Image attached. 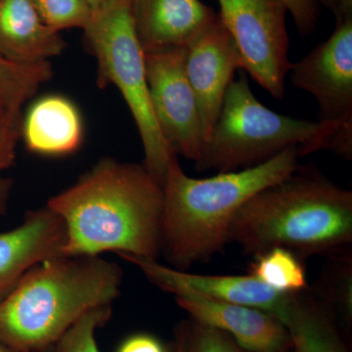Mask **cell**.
<instances>
[{
	"mask_svg": "<svg viewBox=\"0 0 352 352\" xmlns=\"http://www.w3.org/2000/svg\"><path fill=\"white\" fill-rule=\"evenodd\" d=\"M46 206L66 227L64 256L162 254L164 189L143 164L104 157Z\"/></svg>",
	"mask_w": 352,
	"mask_h": 352,
	"instance_id": "1",
	"label": "cell"
},
{
	"mask_svg": "<svg viewBox=\"0 0 352 352\" xmlns=\"http://www.w3.org/2000/svg\"><path fill=\"white\" fill-rule=\"evenodd\" d=\"M298 149L291 146L263 163L212 177H190L177 156L163 185L162 252L171 267L187 270L207 261L229 242L234 215L258 192L287 179L300 168Z\"/></svg>",
	"mask_w": 352,
	"mask_h": 352,
	"instance_id": "2",
	"label": "cell"
},
{
	"mask_svg": "<svg viewBox=\"0 0 352 352\" xmlns=\"http://www.w3.org/2000/svg\"><path fill=\"white\" fill-rule=\"evenodd\" d=\"M122 270L101 256H59L25 273L0 302V340L41 352L91 310L119 298Z\"/></svg>",
	"mask_w": 352,
	"mask_h": 352,
	"instance_id": "3",
	"label": "cell"
},
{
	"mask_svg": "<svg viewBox=\"0 0 352 352\" xmlns=\"http://www.w3.org/2000/svg\"><path fill=\"white\" fill-rule=\"evenodd\" d=\"M298 170L245 201L234 215L229 241L256 256L276 247L325 254L351 243V192Z\"/></svg>",
	"mask_w": 352,
	"mask_h": 352,
	"instance_id": "4",
	"label": "cell"
},
{
	"mask_svg": "<svg viewBox=\"0 0 352 352\" xmlns=\"http://www.w3.org/2000/svg\"><path fill=\"white\" fill-rule=\"evenodd\" d=\"M346 119L311 122L274 112L254 96L241 73L227 88L197 170L229 173L251 168L291 146L298 147L300 157L327 150L329 139Z\"/></svg>",
	"mask_w": 352,
	"mask_h": 352,
	"instance_id": "5",
	"label": "cell"
},
{
	"mask_svg": "<svg viewBox=\"0 0 352 352\" xmlns=\"http://www.w3.org/2000/svg\"><path fill=\"white\" fill-rule=\"evenodd\" d=\"M88 48L97 62V85L119 89L138 127L143 151V166L164 185L166 170L176 156L159 126L150 102L144 51L131 15V0H110L91 11L85 25Z\"/></svg>",
	"mask_w": 352,
	"mask_h": 352,
	"instance_id": "6",
	"label": "cell"
},
{
	"mask_svg": "<svg viewBox=\"0 0 352 352\" xmlns=\"http://www.w3.org/2000/svg\"><path fill=\"white\" fill-rule=\"evenodd\" d=\"M220 19L237 44L244 71L283 100L289 60L288 8L283 0H217Z\"/></svg>",
	"mask_w": 352,
	"mask_h": 352,
	"instance_id": "7",
	"label": "cell"
},
{
	"mask_svg": "<svg viewBox=\"0 0 352 352\" xmlns=\"http://www.w3.org/2000/svg\"><path fill=\"white\" fill-rule=\"evenodd\" d=\"M185 57V46L145 52L146 76L153 113L164 140L176 156L196 164L205 138Z\"/></svg>",
	"mask_w": 352,
	"mask_h": 352,
	"instance_id": "8",
	"label": "cell"
},
{
	"mask_svg": "<svg viewBox=\"0 0 352 352\" xmlns=\"http://www.w3.org/2000/svg\"><path fill=\"white\" fill-rule=\"evenodd\" d=\"M289 80L318 103L319 120L352 116V17L336 20L332 34L292 64Z\"/></svg>",
	"mask_w": 352,
	"mask_h": 352,
	"instance_id": "9",
	"label": "cell"
},
{
	"mask_svg": "<svg viewBox=\"0 0 352 352\" xmlns=\"http://www.w3.org/2000/svg\"><path fill=\"white\" fill-rule=\"evenodd\" d=\"M185 71L195 95L205 144L210 138L227 88L244 69L237 44L219 13L186 46Z\"/></svg>",
	"mask_w": 352,
	"mask_h": 352,
	"instance_id": "10",
	"label": "cell"
},
{
	"mask_svg": "<svg viewBox=\"0 0 352 352\" xmlns=\"http://www.w3.org/2000/svg\"><path fill=\"white\" fill-rule=\"evenodd\" d=\"M118 256L139 268L157 288L173 295L191 293L212 300L258 308L274 315L284 325L296 295L274 291L251 274L245 276L190 274L171 266L163 265L154 259L127 254Z\"/></svg>",
	"mask_w": 352,
	"mask_h": 352,
	"instance_id": "11",
	"label": "cell"
},
{
	"mask_svg": "<svg viewBox=\"0 0 352 352\" xmlns=\"http://www.w3.org/2000/svg\"><path fill=\"white\" fill-rule=\"evenodd\" d=\"M176 303L192 320L222 331L249 352H289L293 349L286 326L274 315L237 303L191 293L176 294Z\"/></svg>",
	"mask_w": 352,
	"mask_h": 352,
	"instance_id": "12",
	"label": "cell"
},
{
	"mask_svg": "<svg viewBox=\"0 0 352 352\" xmlns=\"http://www.w3.org/2000/svg\"><path fill=\"white\" fill-rule=\"evenodd\" d=\"M65 243L63 220L47 206L28 210L20 226L0 233V302L28 271L63 256Z\"/></svg>",
	"mask_w": 352,
	"mask_h": 352,
	"instance_id": "13",
	"label": "cell"
},
{
	"mask_svg": "<svg viewBox=\"0 0 352 352\" xmlns=\"http://www.w3.org/2000/svg\"><path fill=\"white\" fill-rule=\"evenodd\" d=\"M217 14L201 0H131L134 29L144 53L186 46Z\"/></svg>",
	"mask_w": 352,
	"mask_h": 352,
	"instance_id": "14",
	"label": "cell"
},
{
	"mask_svg": "<svg viewBox=\"0 0 352 352\" xmlns=\"http://www.w3.org/2000/svg\"><path fill=\"white\" fill-rule=\"evenodd\" d=\"M80 110L63 95L41 97L22 118L21 138L32 154L63 157L80 149L83 141Z\"/></svg>",
	"mask_w": 352,
	"mask_h": 352,
	"instance_id": "15",
	"label": "cell"
},
{
	"mask_svg": "<svg viewBox=\"0 0 352 352\" xmlns=\"http://www.w3.org/2000/svg\"><path fill=\"white\" fill-rule=\"evenodd\" d=\"M66 48L61 34L44 24L30 0H0V54L19 63L50 61Z\"/></svg>",
	"mask_w": 352,
	"mask_h": 352,
	"instance_id": "16",
	"label": "cell"
},
{
	"mask_svg": "<svg viewBox=\"0 0 352 352\" xmlns=\"http://www.w3.org/2000/svg\"><path fill=\"white\" fill-rule=\"evenodd\" d=\"M295 352H349L325 310L296 294L285 323Z\"/></svg>",
	"mask_w": 352,
	"mask_h": 352,
	"instance_id": "17",
	"label": "cell"
},
{
	"mask_svg": "<svg viewBox=\"0 0 352 352\" xmlns=\"http://www.w3.org/2000/svg\"><path fill=\"white\" fill-rule=\"evenodd\" d=\"M53 76L50 61L19 63L0 54V108L22 110Z\"/></svg>",
	"mask_w": 352,
	"mask_h": 352,
	"instance_id": "18",
	"label": "cell"
},
{
	"mask_svg": "<svg viewBox=\"0 0 352 352\" xmlns=\"http://www.w3.org/2000/svg\"><path fill=\"white\" fill-rule=\"evenodd\" d=\"M251 275L282 294H298L307 287L302 263L284 248H272L258 254L251 265Z\"/></svg>",
	"mask_w": 352,
	"mask_h": 352,
	"instance_id": "19",
	"label": "cell"
},
{
	"mask_svg": "<svg viewBox=\"0 0 352 352\" xmlns=\"http://www.w3.org/2000/svg\"><path fill=\"white\" fill-rule=\"evenodd\" d=\"M227 333L194 320L182 321L175 329L171 352H244Z\"/></svg>",
	"mask_w": 352,
	"mask_h": 352,
	"instance_id": "20",
	"label": "cell"
},
{
	"mask_svg": "<svg viewBox=\"0 0 352 352\" xmlns=\"http://www.w3.org/2000/svg\"><path fill=\"white\" fill-rule=\"evenodd\" d=\"M112 305L96 308L82 316L57 342L41 352H100L96 333L112 316Z\"/></svg>",
	"mask_w": 352,
	"mask_h": 352,
	"instance_id": "21",
	"label": "cell"
},
{
	"mask_svg": "<svg viewBox=\"0 0 352 352\" xmlns=\"http://www.w3.org/2000/svg\"><path fill=\"white\" fill-rule=\"evenodd\" d=\"M41 21L53 31L72 28L85 29L91 9L85 0H30Z\"/></svg>",
	"mask_w": 352,
	"mask_h": 352,
	"instance_id": "22",
	"label": "cell"
},
{
	"mask_svg": "<svg viewBox=\"0 0 352 352\" xmlns=\"http://www.w3.org/2000/svg\"><path fill=\"white\" fill-rule=\"evenodd\" d=\"M21 111L0 108V173L15 164L21 138Z\"/></svg>",
	"mask_w": 352,
	"mask_h": 352,
	"instance_id": "23",
	"label": "cell"
},
{
	"mask_svg": "<svg viewBox=\"0 0 352 352\" xmlns=\"http://www.w3.org/2000/svg\"><path fill=\"white\" fill-rule=\"evenodd\" d=\"M298 32L302 34L311 32L318 22L319 10L314 0H283Z\"/></svg>",
	"mask_w": 352,
	"mask_h": 352,
	"instance_id": "24",
	"label": "cell"
},
{
	"mask_svg": "<svg viewBox=\"0 0 352 352\" xmlns=\"http://www.w3.org/2000/svg\"><path fill=\"white\" fill-rule=\"evenodd\" d=\"M117 352H168L157 338L147 333H136L120 344Z\"/></svg>",
	"mask_w": 352,
	"mask_h": 352,
	"instance_id": "25",
	"label": "cell"
},
{
	"mask_svg": "<svg viewBox=\"0 0 352 352\" xmlns=\"http://www.w3.org/2000/svg\"><path fill=\"white\" fill-rule=\"evenodd\" d=\"M330 10L336 20L352 17V0H314Z\"/></svg>",
	"mask_w": 352,
	"mask_h": 352,
	"instance_id": "26",
	"label": "cell"
},
{
	"mask_svg": "<svg viewBox=\"0 0 352 352\" xmlns=\"http://www.w3.org/2000/svg\"><path fill=\"white\" fill-rule=\"evenodd\" d=\"M11 190H12V180L0 175V214L6 212Z\"/></svg>",
	"mask_w": 352,
	"mask_h": 352,
	"instance_id": "27",
	"label": "cell"
},
{
	"mask_svg": "<svg viewBox=\"0 0 352 352\" xmlns=\"http://www.w3.org/2000/svg\"><path fill=\"white\" fill-rule=\"evenodd\" d=\"M85 1L89 6V8L91 9V11H94L95 9L103 6V4L107 3L110 0H85Z\"/></svg>",
	"mask_w": 352,
	"mask_h": 352,
	"instance_id": "28",
	"label": "cell"
},
{
	"mask_svg": "<svg viewBox=\"0 0 352 352\" xmlns=\"http://www.w3.org/2000/svg\"><path fill=\"white\" fill-rule=\"evenodd\" d=\"M0 352H16L15 351H13L12 349H10L8 346H6V344H3V342L0 340Z\"/></svg>",
	"mask_w": 352,
	"mask_h": 352,
	"instance_id": "29",
	"label": "cell"
},
{
	"mask_svg": "<svg viewBox=\"0 0 352 352\" xmlns=\"http://www.w3.org/2000/svg\"><path fill=\"white\" fill-rule=\"evenodd\" d=\"M293 352H295V351H293Z\"/></svg>",
	"mask_w": 352,
	"mask_h": 352,
	"instance_id": "30",
	"label": "cell"
}]
</instances>
